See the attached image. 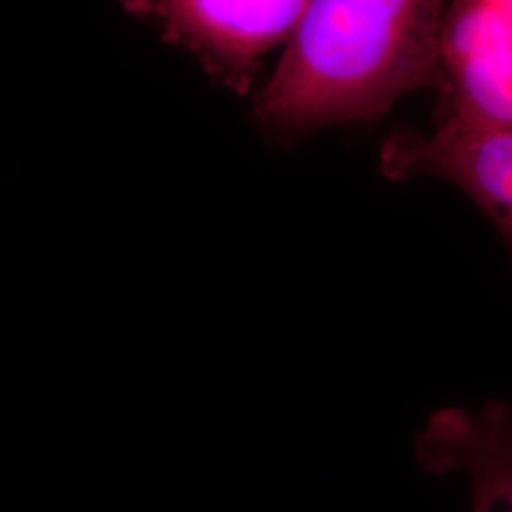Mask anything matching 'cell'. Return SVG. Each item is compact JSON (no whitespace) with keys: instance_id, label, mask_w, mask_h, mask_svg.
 Returning <instances> with one entry per match:
<instances>
[{"instance_id":"4","label":"cell","mask_w":512,"mask_h":512,"mask_svg":"<svg viewBox=\"0 0 512 512\" xmlns=\"http://www.w3.org/2000/svg\"><path fill=\"white\" fill-rule=\"evenodd\" d=\"M442 67L454 112L482 128L512 129V35L482 0H456L442 27Z\"/></svg>"},{"instance_id":"6","label":"cell","mask_w":512,"mask_h":512,"mask_svg":"<svg viewBox=\"0 0 512 512\" xmlns=\"http://www.w3.org/2000/svg\"><path fill=\"white\" fill-rule=\"evenodd\" d=\"M490 10H494L495 16L505 23V27L512 35V0H482Z\"/></svg>"},{"instance_id":"5","label":"cell","mask_w":512,"mask_h":512,"mask_svg":"<svg viewBox=\"0 0 512 512\" xmlns=\"http://www.w3.org/2000/svg\"><path fill=\"white\" fill-rule=\"evenodd\" d=\"M421 465L435 475L465 471L471 512H512V406L448 408L431 416L416 440Z\"/></svg>"},{"instance_id":"2","label":"cell","mask_w":512,"mask_h":512,"mask_svg":"<svg viewBox=\"0 0 512 512\" xmlns=\"http://www.w3.org/2000/svg\"><path fill=\"white\" fill-rule=\"evenodd\" d=\"M160 29L165 42L194 55L230 92L251 90L262 57L289 42L310 0H118Z\"/></svg>"},{"instance_id":"3","label":"cell","mask_w":512,"mask_h":512,"mask_svg":"<svg viewBox=\"0 0 512 512\" xmlns=\"http://www.w3.org/2000/svg\"><path fill=\"white\" fill-rule=\"evenodd\" d=\"M380 169L391 181L440 177L467 192L512 245V129L450 116L433 133L399 129L385 139Z\"/></svg>"},{"instance_id":"1","label":"cell","mask_w":512,"mask_h":512,"mask_svg":"<svg viewBox=\"0 0 512 512\" xmlns=\"http://www.w3.org/2000/svg\"><path fill=\"white\" fill-rule=\"evenodd\" d=\"M446 0H310L255 120L275 135L380 118L442 74Z\"/></svg>"}]
</instances>
